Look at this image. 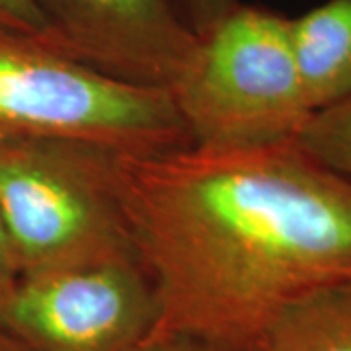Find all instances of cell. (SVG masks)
Segmentation results:
<instances>
[{
  "mask_svg": "<svg viewBox=\"0 0 351 351\" xmlns=\"http://www.w3.org/2000/svg\"><path fill=\"white\" fill-rule=\"evenodd\" d=\"M182 22L201 36L226 12H230L240 0H170Z\"/></svg>",
  "mask_w": 351,
  "mask_h": 351,
  "instance_id": "30bf717a",
  "label": "cell"
},
{
  "mask_svg": "<svg viewBox=\"0 0 351 351\" xmlns=\"http://www.w3.org/2000/svg\"><path fill=\"white\" fill-rule=\"evenodd\" d=\"M51 43L127 84L168 90L197 36L170 0H32Z\"/></svg>",
  "mask_w": 351,
  "mask_h": 351,
  "instance_id": "8992f818",
  "label": "cell"
},
{
  "mask_svg": "<svg viewBox=\"0 0 351 351\" xmlns=\"http://www.w3.org/2000/svg\"><path fill=\"white\" fill-rule=\"evenodd\" d=\"M0 27L38 36L51 43L47 25L39 16L38 8L32 4V0H0Z\"/></svg>",
  "mask_w": 351,
  "mask_h": 351,
  "instance_id": "8fae6325",
  "label": "cell"
},
{
  "mask_svg": "<svg viewBox=\"0 0 351 351\" xmlns=\"http://www.w3.org/2000/svg\"><path fill=\"white\" fill-rule=\"evenodd\" d=\"M193 149L237 152L299 137L313 115L304 100L289 18L239 2L197 36L166 90Z\"/></svg>",
  "mask_w": 351,
  "mask_h": 351,
  "instance_id": "3957f363",
  "label": "cell"
},
{
  "mask_svg": "<svg viewBox=\"0 0 351 351\" xmlns=\"http://www.w3.org/2000/svg\"><path fill=\"white\" fill-rule=\"evenodd\" d=\"M119 156L71 137L0 141V215L20 276L138 262Z\"/></svg>",
  "mask_w": 351,
  "mask_h": 351,
  "instance_id": "7a4b0ae2",
  "label": "cell"
},
{
  "mask_svg": "<svg viewBox=\"0 0 351 351\" xmlns=\"http://www.w3.org/2000/svg\"><path fill=\"white\" fill-rule=\"evenodd\" d=\"M24 137L80 138L123 156L191 147L166 90L115 80L0 27V141Z\"/></svg>",
  "mask_w": 351,
  "mask_h": 351,
  "instance_id": "277c9868",
  "label": "cell"
},
{
  "mask_svg": "<svg viewBox=\"0 0 351 351\" xmlns=\"http://www.w3.org/2000/svg\"><path fill=\"white\" fill-rule=\"evenodd\" d=\"M244 351H351V283L293 304Z\"/></svg>",
  "mask_w": 351,
  "mask_h": 351,
  "instance_id": "ba28073f",
  "label": "cell"
},
{
  "mask_svg": "<svg viewBox=\"0 0 351 351\" xmlns=\"http://www.w3.org/2000/svg\"><path fill=\"white\" fill-rule=\"evenodd\" d=\"M0 351H32L20 339H16L12 334L0 330Z\"/></svg>",
  "mask_w": 351,
  "mask_h": 351,
  "instance_id": "5bb4252c",
  "label": "cell"
},
{
  "mask_svg": "<svg viewBox=\"0 0 351 351\" xmlns=\"http://www.w3.org/2000/svg\"><path fill=\"white\" fill-rule=\"evenodd\" d=\"M18 279H20L18 263L14 258L8 232H6V226H4L2 215H0V302L10 295V291L16 287Z\"/></svg>",
  "mask_w": 351,
  "mask_h": 351,
  "instance_id": "7c38bea8",
  "label": "cell"
},
{
  "mask_svg": "<svg viewBox=\"0 0 351 351\" xmlns=\"http://www.w3.org/2000/svg\"><path fill=\"white\" fill-rule=\"evenodd\" d=\"M302 92L314 112L351 98V0H326L289 18Z\"/></svg>",
  "mask_w": 351,
  "mask_h": 351,
  "instance_id": "52a82bcc",
  "label": "cell"
},
{
  "mask_svg": "<svg viewBox=\"0 0 351 351\" xmlns=\"http://www.w3.org/2000/svg\"><path fill=\"white\" fill-rule=\"evenodd\" d=\"M295 141L316 162L351 180V98L314 112Z\"/></svg>",
  "mask_w": 351,
  "mask_h": 351,
  "instance_id": "9c48e42d",
  "label": "cell"
},
{
  "mask_svg": "<svg viewBox=\"0 0 351 351\" xmlns=\"http://www.w3.org/2000/svg\"><path fill=\"white\" fill-rule=\"evenodd\" d=\"M137 351H223L205 341L188 336H158L149 338Z\"/></svg>",
  "mask_w": 351,
  "mask_h": 351,
  "instance_id": "4fadbf2b",
  "label": "cell"
},
{
  "mask_svg": "<svg viewBox=\"0 0 351 351\" xmlns=\"http://www.w3.org/2000/svg\"><path fill=\"white\" fill-rule=\"evenodd\" d=\"M158 318L138 262L20 276L0 302V330L32 351H137Z\"/></svg>",
  "mask_w": 351,
  "mask_h": 351,
  "instance_id": "5b68a950",
  "label": "cell"
},
{
  "mask_svg": "<svg viewBox=\"0 0 351 351\" xmlns=\"http://www.w3.org/2000/svg\"><path fill=\"white\" fill-rule=\"evenodd\" d=\"M158 318L151 338L244 351L293 304L351 283V180L289 141L119 156Z\"/></svg>",
  "mask_w": 351,
  "mask_h": 351,
  "instance_id": "6da1fadb",
  "label": "cell"
}]
</instances>
